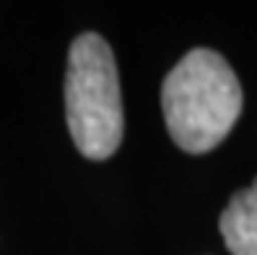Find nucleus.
Listing matches in <instances>:
<instances>
[{"label": "nucleus", "instance_id": "1", "mask_svg": "<svg viewBox=\"0 0 257 255\" xmlns=\"http://www.w3.org/2000/svg\"><path fill=\"white\" fill-rule=\"evenodd\" d=\"M241 99L236 73L218 52L190 50L161 86L166 130L182 151L205 154L236 125Z\"/></svg>", "mask_w": 257, "mask_h": 255}, {"label": "nucleus", "instance_id": "2", "mask_svg": "<svg viewBox=\"0 0 257 255\" xmlns=\"http://www.w3.org/2000/svg\"><path fill=\"white\" fill-rule=\"evenodd\" d=\"M65 115L73 143L86 159H109L122 143L125 115L114 52L94 32H83L70 44Z\"/></svg>", "mask_w": 257, "mask_h": 255}, {"label": "nucleus", "instance_id": "3", "mask_svg": "<svg viewBox=\"0 0 257 255\" xmlns=\"http://www.w3.org/2000/svg\"><path fill=\"white\" fill-rule=\"evenodd\" d=\"M218 229L231 255H257V180L231 196Z\"/></svg>", "mask_w": 257, "mask_h": 255}]
</instances>
